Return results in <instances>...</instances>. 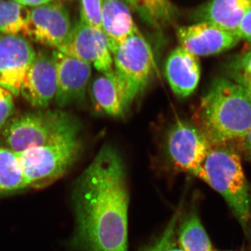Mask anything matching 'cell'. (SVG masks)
Masks as SVG:
<instances>
[{"mask_svg":"<svg viewBox=\"0 0 251 251\" xmlns=\"http://www.w3.org/2000/svg\"><path fill=\"white\" fill-rule=\"evenodd\" d=\"M165 74L175 95L186 98L197 88L201 78V66L197 56L178 46L168 56Z\"/></svg>","mask_w":251,"mask_h":251,"instance_id":"obj_14","label":"cell"},{"mask_svg":"<svg viewBox=\"0 0 251 251\" xmlns=\"http://www.w3.org/2000/svg\"><path fill=\"white\" fill-rule=\"evenodd\" d=\"M28 11L13 0H0V32L14 35L23 34Z\"/></svg>","mask_w":251,"mask_h":251,"instance_id":"obj_21","label":"cell"},{"mask_svg":"<svg viewBox=\"0 0 251 251\" xmlns=\"http://www.w3.org/2000/svg\"><path fill=\"white\" fill-rule=\"evenodd\" d=\"M128 202L125 162L104 145L74 186L77 251H128Z\"/></svg>","mask_w":251,"mask_h":251,"instance_id":"obj_1","label":"cell"},{"mask_svg":"<svg viewBox=\"0 0 251 251\" xmlns=\"http://www.w3.org/2000/svg\"><path fill=\"white\" fill-rule=\"evenodd\" d=\"M80 1L79 21L90 27L103 31L100 0H80Z\"/></svg>","mask_w":251,"mask_h":251,"instance_id":"obj_24","label":"cell"},{"mask_svg":"<svg viewBox=\"0 0 251 251\" xmlns=\"http://www.w3.org/2000/svg\"><path fill=\"white\" fill-rule=\"evenodd\" d=\"M130 10L154 28H162L173 21L175 9L170 0H123Z\"/></svg>","mask_w":251,"mask_h":251,"instance_id":"obj_18","label":"cell"},{"mask_svg":"<svg viewBox=\"0 0 251 251\" xmlns=\"http://www.w3.org/2000/svg\"><path fill=\"white\" fill-rule=\"evenodd\" d=\"M251 7V0H211L197 10L195 19L211 23L235 35L242 18Z\"/></svg>","mask_w":251,"mask_h":251,"instance_id":"obj_17","label":"cell"},{"mask_svg":"<svg viewBox=\"0 0 251 251\" xmlns=\"http://www.w3.org/2000/svg\"><path fill=\"white\" fill-rule=\"evenodd\" d=\"M179 213L175 214L163 234L143 251H183L176 241Z\"/></svg>","mask_w":251,"mask_h":251,"instance_id":"obj_23","label":"cell"},{"mask_svg":"<svg viewBox=\"0 0 251 251\" xmlns=\"http://www.w3.org/2000/svg\"><path fill=\"white\" fill-rule=\"evenodd\" d=\"M14 112L13 94L0 86V129L5 126Z\"/></svg>","mask_w":251,"mask_h":251,"instance_id":"obj_25","label":"cell"},{"mask_svg":"<svg viewBox=\"0 0 251 251\" xmlns=\"http://www.w3.org/2000/svg\"><path fill=\"white\" fill-rule=\"evenodd\" d=\"M103 31L112 54L129 36L140 32L123 0H100Z\"/></svg>","mask_w":251,"mask_h":251,"instance_id":"obj_16","label":"cell"},{"mask_svg":"<svg viewBox=\"0 0 251 251\" xmlns=\"http://www.w3.org/2000/svg\"><path fill=\"white\" fill-rule=\"evenodd\" d=\"M56 92L57 75L53 57L47 52H36L23 78L21 95L34 108L44 109L54 99Z\"/></svg>","mask_w":251,"mask_h":251,"instance_id":"obj_12","label":"cell"},{"mask_svg":"<svg viewBox=\"0 0 251 251\" xmlns=\"http://www.w3.org/2000/svg\"><path fill=\"white\" fill-rule=\"evenodd\" d=\"M80 130L79 124L49 145L18 153L27 187L47 186L67 173L82 150Z\"/></svg>","mask_w":251,"mask_h":251,"instance_id":"obj_4","label":"cell"},{"mask_svg":"<svg viewBox=\"0 0 251 251\" xmlns=\"http://www.w3.org/2000/svg\"><path fill=\"white\" fill-rule=\"evenodd\" d=\"M18 4L22 5L23 6H29L32 7L41 6L50 2L52 0H13Z\"/></svg>","mask_w":251,"mask_h":251,"instance_id":"obj_27","label":"cell"},{"mask_svg":"<svg viewBox=\"0 0 251 251\" xmlns=\"http://www.w3.org/2000/svg\"><path fill=\"white\" fill-rule=\"evenodd\" d=\"M244 138L246 148H247L248 151L251 155V128Z\"/></svg>","mask_w":251,"mask_h":251,"instance_id":"obj_28","label":"cell"},{"mask_svg":"<svg viewBox=\"0 0 251 251\" xmlns=\"http://www.w3.org/2000/svg\"><path fill=\"white\" fill-rule=\"evenodd\" d=\"M72 21L65 6L48 3L28 11L25 37L59 50L67 42L72 30Z\"/></svg>","mask_w":251,"mask_h":251,"instance_id":"obj_8","label":"cell"},{"mask_svg":"<svg viewBox=\"0 0 251 251\" xmlns=\"http://www.w3.org/2000/svg\"><path fill=\"white\" fill-rule=\"evenodd\" d=\"M235 36L239 39H244L251 42V7L242 18Z\"/></svg>","mask_w":251,"mask_h":251,"instance_id":"obj_26","label":"cell"},{"mask_svg":"<svg viewBox=\"0 0 251 251\" xmlns=\"http://www.w3.org/2000/svg\"><path fill=\"white\" fill-rule=\"evenodd\" d=\"M57 50L89 63L100 73L113 69L112 52L103 31L80 21L73 27L67 42Z\"/></svg>","mask_w":251,"mask_h":251,"instance_id":"obj_10","label":"cell"},{"mask_svg":"<svg viewBox=\"0 0 251 251\" xmlns=\"http://www.w3.org/2000/svg\"><path fill=\"white\" fill-rule=\"evenodd\" d=\"M90 90L94 105L110 116H122L132 103L125 85L114 69L96 77Z\"/></svg>","mask_w":251,"mask_h":251,"instance_id":"obj_15","label":"cell"},{"mask_svg":"<svg viewBox=\"0 0 251 251\" xmlns=\"http://www.w3.org/2000/svg\"><path fill=\"white\" fill-rule=\"evenodd\" d=\"M79 124L75 117L60 110L27 112L10 119L3 137L9 150L20 153L52 143Z\"/></svg>","mask_w":251,"mask_h":251,"instance_id":"obj_5","label":"cell"},{"mask_svg":"<svg viewBox=\"0 0 251 251\" xmlns=\"http://www.w3.org/2000/svg\"><path fill=\"white\" fill-rule=\"evenodd\" d=\"M27 187L18 153L0 148V193Z\"/></svg>","mask_w":251,"mask_h":251,"instance_id":"obj_20","label":"cell"},{"mask_svg":"<svg viewBox=\"0 0 251 251\" xmlns=\"http://www.w3.org/2000/svg\"><path fill=\"white\" fill-rule=\"evenodd\" d=\"M166 145L173 166L193 175L197 173L212 147L200 128L181 120L172 125Z\"/></svg>","mask_w":251,"mask_h":251,"instance_id":"obj_7","label":"cell"},{"mask_svg":"<svg viewBox=\"0 0 251 251\" xmlns=\"http://www.w3.org/2000/svg\"><path fill=\"white\" fill-rule=\"evenodd\" d=\"M112 54L114 70L125 85L132 103L145 90L156 69L152 50L140 31L129 36Z\"/></svg>","mask_w":251,"mask_h":251,"instance_id":"obj_6","label":"cell"},{"mask_svg":"<svg viewBox=\"0 0 251 251\" xmlns=\"http://www.w3.org/2000/svg\"><path fill=\"white\" fill-rule=\"evenodd\" d=\"M176 234L178 245L183 251H212L210 239L195 213L181 221Z\"/></svg>","mask_w":251,"mask_h":251,"instance_id":"obj_19","label":"cell"},{"mask_svg":"<svg viewBox=\"0 0 251 251\" xmlns=\"http://www.w3.org/2000/svg\"><path fill=\"white\" fill-rule=\"evenodd\" d=\"M195 176L219 192L244 227L251 224V194L240 156L231 149L211 147Z\"/></svg>","mask_w":251,"mask_h":251,"instance_id":"obj_3","label":"cell"},{"mask_svg":"<svg viewBox=\"0 0 251 251\" xmlns=\"http://www.w3.org/2000/svg\"><path fill=\"white\" fill-rule=\"evenodd\" d=\"M180 46L196 56H209L221 53L233 48L239 39L206 22L178 28L176 31Z\"/></svg>","mask_w":251,"mask_h":251,"instance_id":"obj_13","label":"cell"},{"mask_svg":"<svg viewBox=\"0 0 251 251\" xmlns=\"http://www.w3.org/2000/svg\"><path fill=\"white\" fill-rule=\"evenodd\" d=\"M229 73L234 82L244 87L251 97V50L231 62Z\"/></svg>","mask_w":251,"mask_h":251,"instance_id":"obj_22","label":"cell"},{"mask_svg":"<svg viewBox=\"0 0 251 251\" xmlns=\"http://www.w3.org/2000/svg\"><path fill=\"white\" fill-rule=\"evenodd\" d=\"M29 41L21 34H0V86L16 97L36 57Z\"/></svg>","mask_w":251,"mask_h":251,"instance_id":"obj_9","label":"cell"},{"mask_svg":"<svg viewBox=\"0 0 251 251\" xmlns=\"http://www.w3.org/2000/svg\"><path fill=\"white\" fill-rule=\"evenodd\" d=\"M200 130L212 145L244 138L251 128V97L233 80L218 78L202 97Z\"/></svg>","mask_w":251,"mask_h":251,"instance_id":"obj_2","label":"cell"},{"mask_svg":"<svg viewBox=\"0 0 251 251\" xmlns=\"http://www.w3.org/2000/svg\"><path fill=\"white\" fill-rule=\"evenodd\" d=\"M52 55L57 75L56 104L65 107L83 100L92 75V65L58 50H54Z\"/></svg>","mask_w":251,"mask_h":251,"instance_id":"obj_11","label":"cell"}]
</instances>
